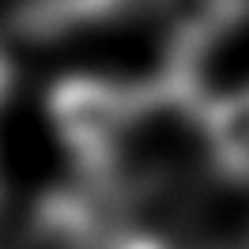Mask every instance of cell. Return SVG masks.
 Here are the masks:
<instances>
[{
    "label": "cell",
    "instance_id": "6da1fadb",
    "mask_svg": "<svg viewBox=\"0 0 249 249\" xmlns=\"http://www.w3.org/2000/svg\"><path fill=\"white\" fill-rule=\"evenodd\" d=\"M147 109L143 79L106 76V72H72L61 76L46 94V113L53 136L61 140L64 155L94 193H109V181L121 166L124 147Z\"/></svg>",
    "mask_w": 249,
    "mask_h": 249
},
{
    "label": "cell",
    "instance_id": "7a4b0ae2",
    "mask_svg": "<svg viewBox=\"0 0 249 249\" xmlns=\"http://www.w3.org/2000/svg\"><path fill=\"white\" fill-rule=\"evenodd\" d=\"M208 170L227 185L249 189V83L215 91L200 106Z\"/></svg>",
    "mask_w": 249,
    "mask_h": 249
}]
</instances>
